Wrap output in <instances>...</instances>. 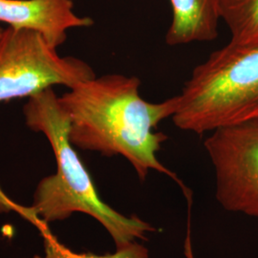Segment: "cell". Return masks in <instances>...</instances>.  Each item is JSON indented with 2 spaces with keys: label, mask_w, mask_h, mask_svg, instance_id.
I'll use <instances>...</instances> for the list:
<instances>
[{
  "label": "cell",
  "mask_w": 258,
  "mask_h": 258,
  "mask_svg": "<svg viewBox=\"0 0 258 258\" xmlns=\"http://www.w3.org/2000/svg\"><path fill=\"white\" fill-rule=\"evenodd\" d=\"M140 88L137 77L104 75L78 83L58 97L69 120L70 141L83 150L124 157L141 180L156 170L182 185L175 173L158 160L167 136L155 131L161 121L172 118L178 98L148 102Z\"/></svg>",
  "instance_id": "1"
},
{
  "label": "cell",
  "mask_w": 258,
  "mask_h": 258,
  "mask_svg": "<svg viewBox=\"0 0 258 258\" xmlns=\"http://www.w3.org/2000/svg\"><path fill=\"white\" fill-rule=\"evenodd\" d=\"M28 127L48 139L56 161L55 174L43 178L34 194L33 206L22 214L30 221H62L74 212L86 213L100 222L120 248L155 229L136 217L111 209L99 196L92 178L69 138V120L53 87L29 98L23 106Z\"/></svg>",
  "instance_id": "2"
},
{
  "label": "cell",
  "mask_w": 258,
  "mask_h": 258,
  "mask_svg": "<svg viewBox=\"0 0 258 258\" xmlns=\"http://www.w3.org/2000/svg\"><path fill=\"white\" fill-rule=\"evenodd\" d=\"M172 120L204 134L258 118V46L229 42L197 65L177 95Z\"/></svg>",
  "instance_id": "3"
},
{
  "label": "cell",
  "mask_w": 258,
  "mask_h": 258,
  "mask_svg": "<svg viewBox=\"0 0 258 258\" xmlns=\"http://www.w3.org/2000/svg\"><path fill=\"white\" fill-rule=\"evenodd\" d=\"M92 68L73 56H59L39 33L8 27L0 40V102L31 98L54 85L69 89L95 78Z\"/></svg>",
  "instance_id": "4"
},
{
  "label": "cell",
  "mask_w": 258,
  "mask_h": 258,
  "mask_svg": "<svg viewBox=\"0 0 258 258\" xmlns=\"http://www.w3.org/2000/svg\"><path fill=\"white\" fill-rule=\"evenodd\" d=\"M205 148L217 201L229 212L258 219V118L212 131Z\"/></svg>",
  "instance_id": "5"
},
{
  "label": "cell",
  "mask_w": 258,
  "mask_h": 258,
  "mask_svg": "<svg viewBox=\"0 0 258 258\" xmlns=\"http://www.w3.org/2000/svg\"><path fill=\"white\" fill-rule=\"evenodd\" d=\"M0 22L36 31L55 49L64 43L69 29L94 24L75 14L73 0H0Z\"/></svg>",
  "instance_id": "6"
},
{
  "label": "cell",
  "mask_w": 258,
  "mask_h": 258,
  "mask_svg": "<svg viewBox=\"0 0 258 258\" xmlns=\"http://www.w3.org/2000/svg\"><path fill=\"white\" fill-rule=\"evenodd\" d=\"M172 20L166 42L170 46L212 41L218 37L219 0H169Z\"/></svg>",
  "instance_id": "7"
},
{
  "label": "cell",
  "mask_w": 258,
  "mask_h": 258,
  "mask_svg": "<svg viewBox=\"0 0 258 258\" xmlns=\"http://www.w3.org/2000/svg\"><path fill=\"white\" fill-rule=\"evenodd\" d=\"M219 13L231 33V42L258 46V0H219Z\"/></svg>",
  "instance_id": "8"
},
{
  "label": "cell",
  "mask_w": 258,
  "mask_h": 258,
  "mask_svg": "<svg viewBox=\"0 0 258 258\" xmlns=\"http://www.w3.org/2000/svg\"><path fill=\"white\" fill-rule=\"evenodd\" d=\"M37 227L43 235L45 255L48 258H148V249L136 241L117 248L116 252L112 254L97 255L89 252H75L55 239L52 233L48 231L46 224L40 223L37 224Z\"/></svg>",
  "instance_id": "9"
},
{
  "label": "cell",
  "mask_w": 258,
  "mask_h": 258,
  "mask_svg": "<svg viewBox=\"0 0 258 258\" xmlns=\"http://www.w3.org/2000/svg\"><path fill=\"white\" fill-rule=\"evenodd\" d=\"M4 30H5V29H3V28L0 27V40H1V38H2V36H3Z\"/></svg>",
  "instance_id": "10"
},
{
  "label": "cell",
  "mask_w": 258,
  "mask_h": 258,
  "mask_svg": "<svg viewBox=\"0 0 258 258\" xmlns=\"http://www.w3.org/2000/svg\"><path fill=\"white\" fill-rule=\"evenodd\" d=\"M32 258H48V257H47L46 255H45V256H44V257H42V256H39V255H35V256H34V257H32Z\"/></svg>",
  "instance_id": "11"
}]
</instances>
